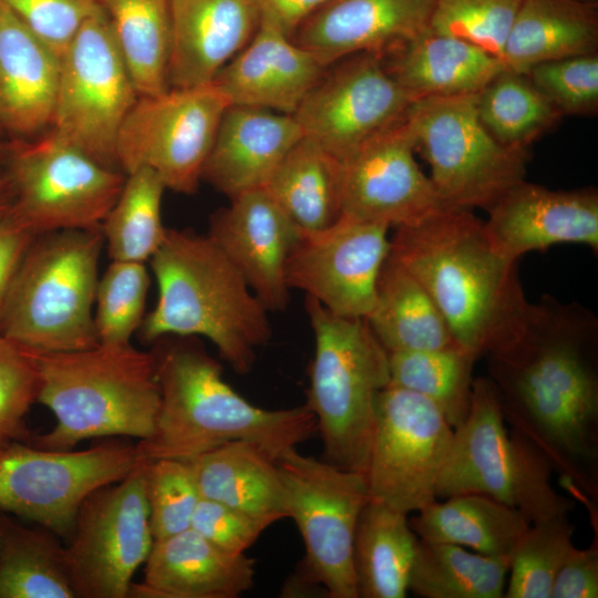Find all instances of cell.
<instances>
[{"mask_svg": "<svg viewBox=\"0 0 598 598\" xmlns=\"http://www.w3.org/2000/svg\"><path fill=\"white\" fill-rule=\"evenodd\" d=\"M505 421L573 494L597 496L598 318L550 295L530 303L520 332L487 353Z\"/></svg>", "mask_w": 598, "mask_h": 598, "instance_id": "1", "label": "cell"}, {"mask_svg": "<svg viewBox=\"0 0 598 598\" xmlns=\"http://www.w3.org/2000/svg\"><path fill=\"white\" fill-rule=\"evenodd\" d=\"M390 243V256L429 292L461 348L480 359L520 332L530 302L517 260L471 209L443 207L395 228Z\"/></svg>", "mask_w": 598, "mask_h": 598, "instance_id": "2", "label": "cell"}, {"mask_svg": "<svg viewBox=\"0 0 598 598\" xmlns=\"http://www.w3.org/2000/svg\"><path fill=\"white\" fill-rule=\"evenodd\" d=\"M154 343L161 402L152 433L135 444L137 462L189 461L234 441L256 444L277 460L317 433L305 404L271 410L241 396L197 337L167 336Z\"/></svg>", "mask_w": 598, "mask_h": 598, "instance_id": "3", "label": "cell"}, {"mask_svg": "<svg viewBox=\"0 0 598 598\" xmlns=\"http://www.w3.org/2000/svg\"><path fill=\"white\" fill-rule=\"evenodd\" d=\"M150 262L158 298L140 327L142 339L204 337L236 373H248L272 337L269 311L216 243L167 228Z\"/></svg>", "mask_w": 598, "mask_h": 598, "instance_id": "4", "label": "cell"}, {"mask_svg": "<svg viewBox=\"0 0 598 598\" xmlns=\"http://www.w3.org/2000/svg\"><path fill=\"white\" fill-rule=\"evenodd\" d=\"M39 370L37 403L55 423L28 443L69 451L97 437L146 439L159 409L152 351L127 344H101L64 352H33Z\"/></svg>", "mask_w": 598, "mask_h": 598, "instance_id": "5", "label": "cell"}, {"mask_svg": "<svg viewBox=\"0 0 598 598\" xmlns=\"http://www.w3.org/2000/svg\"><path fill=\"white\" fill-rule=\"evenodd\" d=\"M103 246L101 227L35 236L9 290L0 334L33 352L97 346L93 305Z\"/></svg>", "mask_w": 598, "mask_h": 598, "instance_id": "6", "label": "cell"}, {"mask_svg": "<svg viewBox=\"0 0 598 598\" xmlns=\"http://www.w3.org/2000/svg\"><path fill=\"white\" fill-rule=\"evenodd\" d=\"M315 338L305 405L317 422L322 460L365 473L378 394L390 383L389 352L365 318L332 313L306 297Z\"/></svg>", "mask_w": 598, "mask_h": 598, "instance_id": "7", "label": "cell"}, {"mask_svg": "<svg viewBox=\"0 0 598 598\" xmlns=\"http://www.w3.org/2000/svg\"><path fill=\"white\" fill-rule=\"evenodd\" d=\"M496 388L475 378L468 413L454 429L436 498L483 494L517 509L529 524L567 516L574 502L550 483L553 467L522 434H509Z\"/></svg>", "mask_w": 598, "mask_h": 598, "instance_id": "8", "label": "cell"}, {"mask_svg": "<svg viewBox=\"0 0 598 598\" xmlns=\"http://www.w3.org/2000/svg\"><path fill=\"white\" fill-rule=\"evenodd\" d=\"M0 169L10 193L8 215L34 236L100 228L126 177L51 131L0 140Z\"/></svg>", "mask_w": 598, "mask_h": 598, "instance_id": "9", "label": "cell"}, {"mask_svg": "<svg viewBox=\"0 0 598 598\" xmlns=\"http://www.w3.org/2000/svg\"><path fill=\"white\" fill-rule=\"evenodd\" d=\"M476 94L413 101L403 123L446 206L487 209L525 179L527 152L499 144L481 123Z\"/></svg>", "mask_w": 598, "mask_h": 598, "instance_id": "10", "label": "cell"}, {"mask_svg": "<svg viewBox=\"0 0 598 598\" xmlns=\"http://www.w3.org/2000/svg\"><path fill=\"white\" fill-rule=\"evenodd\" d=\"M287 517L305 545L299 570L329 598H358L353 544L358 520L370 499L365 473L341 468L297 448L277 458Z\"/></svg>", "mask_w": 598, "mask_h": 598, "instance_id": "11", "label": "cell"}, {"mask_svg": "<svg viewBox=\"0 0 598 598\" xmlns=\"http://www.w3.org/2000/svg\"><path fill=\"white\" fill-rule=\"evenodd\" d=\"M60 62L50 131L97 163L121 171L116 141L138 94L101 4L81 25Z\"/></svg>", "mask_w": 598, "mask_h": 598, "instance_id": "12", "label": "cell"}, {"mask_svg": "<svg viewBox=\"0 0 598 598\" xmlns=\"http://www.w3.org/2000/svg\"><path fill=\"white\" fill-rule=\"evenodd\" d=\"M136 464L135 444L124 437H105L81 451L16 442L0 453V512L69 539L83 499Z\"/></svg>", "mask_w": 598, "mask_h": 598, "instance_id": "13", "label": "cell"}, {"mask_svg": "<svg viewBox=\"0 0 598 598\" xmlns=\"http://www.w3.org/2000/svg\"><path fill=\"white\" fill-rule=\"evenodd\" d=\"M229 105L214 83L138 96L118 132L120 169L126 175L147 167L166 189L194 194Z\"/></svg>", "mask_w": 598, "mask_h": 598, "instance_id": "14", "label": "cell"}, {"mask_svg": "<svg viewBox=\"0 0 598 598\" xmlns=\"http://www.w3.org/2000/svg\"><path fill=\"white\" fill-rule=\"evenodd\" d=\"M145 463L81 503L64 546L75 598H127L154 543L145 495Z\"/></svg>", "mask_w": 598, "mask_h": 598, "instance_id": "15", "label": "cell"}, {"mask_svg": "<svg viewBox=\"0 0 598 598\" xmlns=\"http://www.w3.org/2000/svg\"><path fill=\"white\" fill-rule=\"evenodd\" d=\"M454 429L426 398L389 384L377 398L365 471L370 498L406 515L436 501Z\"/></svg>", "mask_w": 598, "mask_h": 598, "instance_id": "16", "label": "cell"}, {"mask_svg": "<svg viewBox=\"0 0 598 598\" xmlns=\"http://www.w3.org/2000/svg\"><path fill=\"white\" fill-rule=\"evenodd\" d=\"M413 100L378 53H358L328 66L293 116L303 136L341 162L398 124Z\"/></svg>", "mask_w": 598, "mask_h": 598, "instance_id": "17", "label": "cell"}, {"mask_svg": "<svg viewBox=\"0 0 598 598\" xmlns=\"http://www.w3.org/2000/svg\"><path fill=\"white\" fill-rule=\"evenodd\" d=\"M389 227L341 215L331 226L301 234L286 266L290 289H299L334 315L365 318L391 249Z\"/></svg>", "mask_w": 598, "mask_h": 598, "instance_id": "18", "label": "cell"}, {"mask_svg": "<svg viewBox=\"0 0 598 598\" xmlns=\"http://www.w3.org/2000/svg\"><path fill=\"white\" fill-rule=\"evenodd\" d=\"M414 153L402 118L344 159L342 215L398 228L446 207Z\"/></svg>", "mask_w": 598, "mask_h": 598, "instance_id": "19", "label": "cell"}, {"mask_svg": "<svg viewBox=\"0 0 598 598\" xmlns=\"http://www.w3.org/2000/svg\"><path fill=\"white\" fill-rule=\"evenodd\" d=\"M207 235L269 312L288 307L286 266L301 231L264 187L230 198L212 216Z\"/></svg>", "mask_w": 598, "mask_h": 598, "instance_id": "20", "label": "cell"}, {"mask_svg": "<svg viewBox=\"0 0 598 598\" xmlns=\"http://www.w3.org/2000/svg\"><path fill=\"white\" fill-rule=\"evenodd\" d=\"M486 212L489 237L514 260L564 243L598 251V192L592 186L554 190L523 179Z\"/></svg>", "mask_w": 598, "mask_h": 598, "instance_id": "21", "label": "cell"}, {"mask_svg": "<svg viewBox=\"0 0 598 598\" xmlns=\"http://www.w3.org/2000/svg\"><path fill=\"white\" fill-rule=\"evenodd\" d=\"M435 0H330L291 39L326 65L358 53L380 55L429 29Z\"/></svg>", "mask_w": 598, "mask_h": 598, "instance_id": "22", "label": "cell"}, {"mask_svg": "<svg viewBox=\"0 0 598 598\" xmlns=\"http://www.w3.org/2000/svg\"><path fill=\"white\" fill-rule=\"evenodd\" d=\"M169 89L213 83L259 27L251 0H169Z\"/></svg>", "mask_w": 598, "mask_h": 598, "instance_id": "23", "label": "cell"}, {"mask_svg": "<svg viewBox=\"0 0 598 598\" xmlns=\"http://www.w3.org/2000/svg\"><path fill=\"white\" fill-rule=\"evenodd\" d=\"M327 69L315 53L290 37L259 23L252 39L213 83L230 105L293 115Z\"/></svg>", "mask_w": 598, "mask_h": 598, "instance_id": "24", "label": "cell"}, {"mask_svg": "<svg viewBox=\"0 0 598 598\" xmlns=\"http://www.w3.org/2000/svg\"><path fill=\"white\" fill-rule=\"evenodd\" d=\"M132 584L135 598H237L254 586L256 560L225 551L193 528L156 539Z\"/></svg>", "mask_w": 598, "mask_h": 598, "instance_id": "25", "label": "cell"}, {"mask_svg": "<svg viewBox=\"0 0 598 598\" xmlns=\"http://www.w3.org/2000/svg\"><path fill=\"white\" fill-rule=\"evenodd\" d=\"M302 137L293 115L229 105L219 123L203 179L229 198L261 188Z\"/></svg>", "mask_w": 598, "mask_h": 598, "instance_id": "26", "label": "cell"}, {"mask_svg": "<svg viewBox=\"0 0 598 598\" xmlns=\"http://www.w3.org/2000/svg\"><path fill=\"white\" fill-rule=\"evenodd\" d=\"M60 58L0 2V130L31 138L50 128Z\"/></svg>", "mask_w": 598, "mask_h": 598, "instance_id": "27", "label": "cell"}, {"mask_svg": "<svg viewBox=\"0 0 598 598\" xmlns=\"http://www.w3.org/2000/svg\"><path fill=\"white\" fill-rule=\"evenodd\" d=\"M381 58L413 101L476 94L506 68L481 48L430 28Z\"/></svg>", "mask_w": 598, "mask_h": 598, "instance_id": "28", "label": "cell"}, {"mask_svg": "<svg viewBox=\"0 0 598 598\" xmlns=\"http://www.w3.org/2000/svg\"><path fill=\"white\" fill-rule=\"evenodd\" d=\"M202 498L276 523L287 518L277 460L256 444L228 442L188 461Z\"/></svg>", "mask_w": 598, "mask_h": 598, "instance_id": "29", "label": "cell"}, {"mask_svg": "<svg viewBox=\"0 0 598 598\" xmlns=\"http://www.w3.org/2000/svg\"><path fill=\"white\" fill-rule=\"evenodd\" d=\"M598 10L594 0H522L502 61L527 73L536 64L597 53Z\"/></svg>", "mask_w": 598, "mask_h": 598, "instance_id": "30", "label": "cell"}, {"mask_svg": "<svg viewBox=\"0 0 598 598\" xmlns=\"http://www.w3.org/2000/svg\"><path fill=\"white\" fill-rule=\"evenodd\" d=\"M415 513L409 524L420 539L489 556L509 557L530 525L517 509L475 493L436 499Z\"/></svg>", "mask_w": 598, "mask_h": 598, "instance_id": "31", "label": "cell"}, {"mask_svg": "<svg viewBox=\"0 0 598 598\" xmlns=\"http://www.w3.org/2000/svg\"><path fill=\"white\" fill-rule=\"evenodd\" d=\"M343 163L303 136L285 155L264 188L301 234L322 230L342 215Z\"/></svg>", "mask_w": 598, "mask_h": 598, "instance_id": "32", "label": "cell"}, {"mask_svg": "<svg viewBox=\"0 0 598 598\" xmlns=\"http://www.w3.org/2000/svg\"><path fill=\"white\" fill-rule=\"evenodd\" d=\"M367 321L389 353L458 346L429 292L390 254Z\"/></svg>", "mask_w": 598, "mask_h": 598, "instance_id": "33", "label": "cell"}, {"mask_svg": "<svg viewBox=\"0 0 598 598\" xmlns=\"http://www.w3.org/2000/svg\"><path fill=\"white\" fill-rule=\"evenodd\" d=\"M417 544L406 514L370 498L353 544L358 598L406 597Z\"/></svg>", "mask_w": 598, "mask_h": 598, "instance_id": "34", "label": "cell"}, {"mask_svg": "<svg viewBox=\"0 0 598 598\" xmlns=\"http://www.w3.org/2000/svg\"><path fill=\"white\" fill-rule=\"evenodd\" d=\"M138 96L166 92L169 0H99Z\"/></svg>", "mask_w": 598, "mask_h": 598, "instance_id": "35", "label": "cell"}, {"mask_svg": "<svg viewBox=\"0 0 598 598\" xmlns=\"http://www.w3.org/2000/svg\"><path fill=\"white\" fill-rule=\"evenodd\" d=\"M0 598H75L59 536L0 515Z\"/></svg>", "mask_w": 598, "mask_h": 598, "instance_id": "36", "label": "cell"}, {"mask_svg": "<svg viewBox=\"0 0 598 598\" xmlns=\"http://www.w3.org/2000/svg\"><path fill=\"white\" fill-rule=\"evenodd\" d=\"M509 557L419 538L409 590L423 598H502Z\"/></svg>", "mask_w": 598, "mask_h": 598, "instance_id": "37", "label": "cell"}, {"mask_svg": "<svg viewBox=\"0 0 598 598\" xmlns=\"http://www.w3.org/2000/svg\"><path fill=\"white\" fill-rule=\"evenodd\" d=\"M477 116L502 145L527 152L564 116L527 74L504 68L478 93Z\"/></svg>", "mask_w": 598, "mask_h": 598, "instance_id": "38", "label": "cell"}, {"mask_svg": "<svg viewBox=\"0 0 598 598\" xmlns=\"http://www.w3.org/2000/svg\"><path fill=\"white\" fill-rule=\"evenodd\" d=\"M476 360L460 346L389 353V384L426 398L455 429L470 410Z\"/></svg>", "mask_w": 598, "mask_h": 598, "instance_id": "39", "label": "cell"}, {"mask_svg": "<svg viewBox=\"0 0 598 598\" xmlns=\"http://www.w3.org/2000/svg\"><path fill=\"white\" fill-rule=\"evenodd\" d=\"M165 189L161 178L147 167L126 174L101 226L112 260L145 262L157 251L167 230L161 215Z\"/></svg>", "mask_w": 598, "mask_h": 598, "instance_id": "40", "label": "cell"}, {"mask_svg": "<svg viewBox=\"0 0 598 598\" xmlns=\"http://www.w3.org/2000/svg\"><path fill=\"white\" fill-rule=\"evenodd\" d=\"M567 516L530 524L509 556L506 598H550L553 584L574 548Z\"/></svg>", "mask_w": 598, "mask_h": 598, "instance_id": "41", "label": "cell"}, {"mask_svg": "<svg viewBox=\"0 0 598 598\" xmlns=\"http://www.w3.org/2000/svg\"><path fill=\"white\" fill-rule=\"evenodd\" d=\"M150 281L145 262L112 260L99 279L95 293L99 343H130L145 318Z\"/></svg>", "mask_w": 598, "mask_h": 598, "instance_id": "42", "label": "cell"}, {"mask_svg": "<svg viewBox=\"0 0 598 598\" xmlns=\"http://www.w3.org/2000/svg\"><path fill=\"white\" fill-rule=\"evenodd\" d=\"M522 0H435L429 28L502 60Z\"/></svg>", "mask_w": 598, "mask_h": 598, "instance_id": "43", "label": "cell"}, {"mask_svg": "<svg viewBox=\"0 0 598 598\" xmlns=\"http://www.w3.org/2000/svg\"><path fill=\"white\" fill-rule=\"evenodd\" d=\"M145 463V495L154 540L190 528L200 499L188 461L159 458Z\"/></svg>", "mask_w": 598, "mask_h": 598, "instance_id": "44", "label": "cell"}, {"mask_svg": "<svg viewBox=\"0 0 598 598\" xmlns=\"http://www.w3.org/2000/svg\"><path fill=\"white\" fill-rule=\"evenodd\" d=\"M38 393L39 370L32 352L0 334V453L31 436L25 417Z\"/></svg>", "mask_w": 598, "mask_h": 598, "instance_id": "45", "label": "cell"}, {"mask_svg": "<svg viewBox=\"0 0 598 598\" xmlns=\"http://www.w3.org/2000/svg\"><path fill=\"white\" fill-rule=\"evenodd\" d=\"M526 74L563 115H594L597 112V53L543 62Z\"/></svg>", "mask_w": 598, "mask_h": 598, "instance_id": "46", "label": "cell"}, {"mask_svg": "<svg viewBox=\"0 0 598 598\" xmlns=\"http://www.w3.org/2000/svg\"><path fill=\"white\" fill-rule=\"evenodd\" d=\"M60 59L99 0H0Z\"/></svg>", "mask_w": 598, "mask_h": 598, "instance_id": "47", "label": "cell"}, {"mask_svg": "<svg viewBox=\"0 0 598 598\" xmlns=\"http://www.w3.org/2000/svg\"><path fill=\"white\" fill-rule=\"evenodd\" d=\"M272 524L268 518L200 497L190 528L225 551L246 554Z\"/></svg>", "mask_w": 598, "mask_h": 598, "instance_id": "48", "label": "cell"}, {"mask_svg": "<svg viewBox=\"0 0 598 598\" xmlns=\"http://www.w3.org/2000/svg\"><path fill=\"white\" fill-rule=\"evenodd\" d=\"M598 597L597 542L588 548H574L566 557L553 584L550 598Z\"/></svg>", "mask_w": 598, "mask_h": 598, "instance_id": "49", "label": "cell"}, {"mask_svg": "<svg viewBox=\"0 0 598 598\" xmlns=\"http://www.w3.org/2000/svg\"><path fill=\"white\" fill-rule=\"evenodd\" d=\"M34 237L8 213L0 217V319L16 272Z\"/></svg>", "mask_w": 598, "mask_h": 598, "instance_id": "50", "label": "cell"}, {"mask_svg": "<svg viewBox=\"0 0 598 598\" xmlns=\"http://www.w3.org/2000/svg\"><path fill=\"white\" fill-rule=\"evenodd\" d=\"M259 23L292 37L297 28L330 0H251Z\"/></svg>", "mask_w": 598, "mask_h": 598, "instance_id": "51", "label": "cell"}, {"mask_svg": "<svg viewBox=\"0 0 598 598\" xmlns=\"http://www.w3.org/2000/svg\"><path fill=\"white\" fill-rule=\"evenodd\" d=\"M1 135V130H0ZM10 207V193L6 178L0 169V217L6 215Z\"/></svg>", "mask_w": 598, "mask_h": 598, "instance_id": "52", "label": "cell"}, {"mask_svg": "<svg viewBox=\"0 0 598 598\" xmlns=\"http://www.w3.org/2000/svg\"><path fill=\"white\" fill-rule=\"evenodd\" d=\"M0 544H1V530H0Z\"/></svg>", "mask_w": 598, "mask_h": 598, "instance_id": "53", "label": "cell"}, {"mask_svg": "<svg viewBox=\"0 0 598 598\" xmlns=\"http://www.w3.org/2000/svg\"><path fill=\"white\" fill-rule=\"evenodd\" d=\"M2 217V216H1Z\"/></svg>", "mask_w": 598, "mask_h": 598, "instance_id": "54", "label": "cell"}]
</instances>
